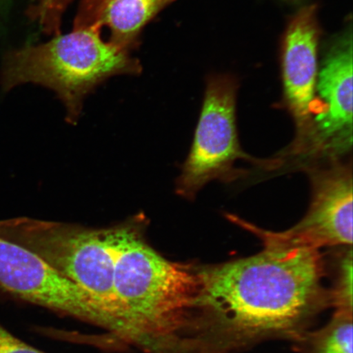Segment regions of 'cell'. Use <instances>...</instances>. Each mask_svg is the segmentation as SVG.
Masks as SVG:
<instances>
[{
	"mask_svg": "<svg viewBox=\"0 0 353 353\" xmlns=\"http://www.w3.org/2000/svg\"><path fill=\"white\" fill-rule=\"evenodd\" d=\"M261 252L196 264V288L176 353H240L303 341L330 307L320 250L263 241Z\"/></svg>",
	"mask_w": 353,
	"mask_h": 353,
	"instance_id": "obj_1",
	"label": "cell"
},
{
	"mask_svg": "<svg viewBox=\"0 0 353 353\" xmlns=\"http://www.w3.org/2000/svg\"><path fill=\"white\" fill-rule=\"evenodd\" d=\"M143 222L112 228L114 289L136 325L162 353H176L195 297V263L170 261L144 241Z\"/></svg>",
	"mask_w": 353,
	"mask_h": 353,
	"instance_id": "obj_2",
	"label": "cell"
},
{
	"mask_svg": "<svg viewBox=\"0 0 353 353\" xmlns=\"http://www.w3.org/2000/svg\"><path fill=\"white\" fill-rule=\"evenodd\" d=\"M99 26L74 29L41 46L12 54L4 72V86L34 83L57 92L70 121L81 112L92 88L114 74L139 72L140 65L125 48L101 38Z\"/></svg>",
	"mask_w": 353,
	"mask_h": 353,
	"instance_id": "obj_3",
	"label": "cell"
},
{
	"mask_svg": "<svg viewBox=\"0 0 353 353\" xmlns=\"http://www.w3.org/2000/svg\"><path fill=\"white\" fill-rule=\"evenodd\" d=\"M0 236L37 254L55 270L104 304L121 319L141 330L119 299L114 289L112 228L28 218L0 221Z\"/></svg>",
	"mask_w": 353,
	"mask_h": 353,
	"instance_id": "obj_4",
	"label": "cell"
},
{
	"mask_svg": "<svg viewBox=\"0 0 353 353\" xmlns=\"http://www.w3.org/2000/svg\"><path fill=\"white\" fill-rule=\"evenodd\" d=\"M236 98L233 79H210L191 152L176 182L181 196L192 199L211 181L229 176L238 160L255 161L242 151L238 140Z\"/></svg>",
	"mask_w": 353,
	"mask_h": 353,
	"instance_id": "obj_5",
	"label": "cell"
},
{
	"mask_svg": "<svg viewBox=\"0 0 353 353\" xmlns=\"http://www.w3.org/2000/svg\"><path fill=\"white\" fill-rule=\"evenodd\" d=\"M313 197L305 217L285 232L249 228L262 241L319 250L322 247L352 244V174L336 165L313 171Z\"/></svg>",
	"mask_w": 353,
	"mask_h": 353,
	"instance_id": "obj_6",
	"label": "cell"
},
{
	"mask_svg": "<svg viewBox=\"0 0 353 353\" xmlns=\"http://www.w3.org/2000/svg\"><path fill=\"white\" fill-rule=\"evenodd\" d=\"M331 157L352 147V41L345 37L330 50L317 74L312 130L307 145Z\"/></svg>",
	"mask_w": 353,
	"mask_h": 353,
	"instance_id": "obj_7",
	"label": "cell"
},
{
	"mask_svg": "<svg viewBox=\"0 0 353 353\" xmlns=\"http://www.w3.org/2000/svg\"><path fill=\"white\" fill-rule=\"evenodd\" d=\"M319 25L315 6L302 8L287 29L283 47L285 99L297 129L298 147L310 138L317 79Z\"/></svg>",
	"mask_w": 353,
	"mask_h": 353,
	"instance_id": "obj_8",
	"label": "cell"
},
{
	"mask_svg": "<svg viewBox=\"0 0 353 353\" xmlns=\"http://www.w3.org/2000/svg\"><path fill=\"white\" fill-rule=\"evenodd\" d=\"M174 0H107L99 26L112 30L116 46L127 48L143 26Z\"/></svg>",
	"mask_w": 353,
	"mask_h": 353,
	"instance_id": "obj_9",
	"label": "cell"
},
{
	"mask_svg": "<svg viewBox=\"0 0 353 353\" xmlns=\"http://www.w3.org/2000/svg\"><path fill=\"white\" fill-rule=\"evenodd\" d=\"M352 313L334 311L323 327L309 331L297 343L304 353H352Z\"/></svg>",
	"mask_w": 353,
	"mask_h": 353,
	"instance_id": "obj_10",
	"label": "cell"
},
{
	"mask_svg": "<svg viewBox=\"0 0 353 353\" xmlns=\"http://www.w3.org/2000/svg\"><path fill=\"white\" fill-rule=\"evenodd\" d=\"M72 0H37L34 16L47 33H57L61 16ZM107 0H81L74 29L99 26V20Z\"/></svg>",
	"mask_w": 353,
	"mask_h": 353,
	"instance_id": "obj_11",
	"label": "cell"
},
{
	"mask_svg": "<svg viewBox=\"0 0 353 353\" xmlns=\"http://www.w3.org/2000/svg\"><path fill=\"white\" fill-rule=\"evenodd\" d=\"M352 250L339 259L333 281L328 288L330 307L334 311L352 313Z\"/></svg>",
	"mask_w": 353,
	"mask_h": 353,
	"instance_id": "obj_12",
	"label": "cell"
},
{
	"mask_svg": "<svg viewBox=\"0 0 353 353\" xmlns=\"http://www.w3.org/2000/svg\"><path fill=\"white\" fill-rule=\"evenodd\" d=\"M0 353H44L15 338L0 325Z\"/></svg>",
	"mask_w": 353,
	"mask_h": 353,
	"instance_id": "obj_13",
	"label": "cell"
}]
</instances>
